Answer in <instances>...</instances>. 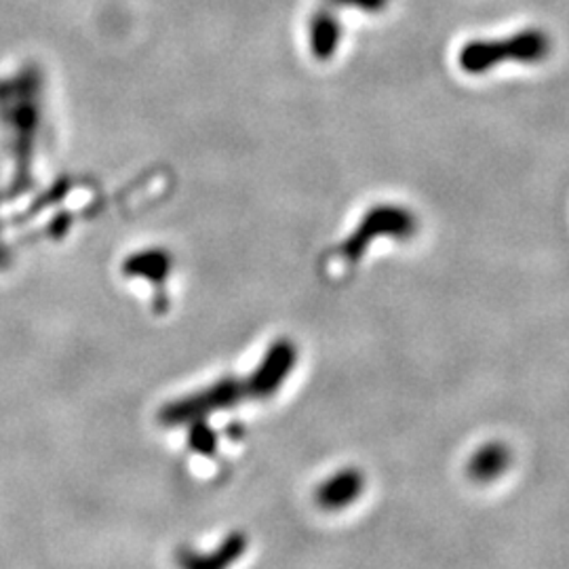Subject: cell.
<instances>
[{
	"instance_id": "cell-1",
	"label": "cell",
	"mask_w": 569,
	"mask_h": 569,
	"mask_svg": "<svg viewBox=\"0 0 569 569\" xmlns=\"http://www.w3.org/2000/svg\"><path fill=\"white\" fill-rule=\"evenodd\" d=\"M550 51L552 39L549 32L540 28H528L507 39L468 42L458 56V63L468 74H486L505 61L540 63L549 58Z\"/></svg>"
},
{
	"instance_id": "cell-2",
	"label": "cell",
	"mask_w": 569,
	"mask_h": 569,
	"mask_svg": "<svg viewBox=\"0 0 569 569\" xmlns=\"http://www.w3.org/2000/svg\"><path fill=\"white\" fill-rule=\"evenodd\" d=\"M249 401L244 378H220L209 387L199 388L180 399H173L159 409V425L167 428L188 427L199 420H209L218 411Z\"/></svg>"
},
{
	"instance_id": "cell-3",
	"label": "cell",
	"mask_w": 569,
	"mask_h": 569,
	"mask_svg": "<svg viewBox=\"0 0 569 569\" xmlns=\"http://www.w3.org/2000/svg\"><path fill=\"white\" fill-rule=\"evenodd\" d=\"M418 230V220L416 216L397 204H380L371 209L363 218V222L357 226V230L346 239V243L340 249V256L345 258L348 264H355L373 239L382 237H392V239H409Z\"/></svg>"
},
{
	"instance_id": "cell-4",
	"label": "cell",
	"mask_w": 569,
	"mask_h": 569,
	"mask_svg": "<svg viewBox=\"0 0 569 569\" xmlns=\"http://www.w3.org/2000/svg\"><path fill=\"white\" fill-rule=\"evenodd\" d=\"M298 357H300V350L289 338H277L272 345L268 346L260 363L253 367L249 376H244L249 401L272 399L293 373V369L298 366Z\"/></svg>"
},
{
	"instance_id": "cell-5",
	"label": "cell",
	"mask_w": 569,
	"mask_h": 569,
	"mask_svg": "<svg viewBox=\"0 0 569 569\" xmlns=\"http://www.w3.org/2000/svg\"><path fill=\"white\" fill-rule=\"evenodd\" d=\"M367 489L363 468L345 467L331 472L315 489V505L323 512H342L355 507Z\"/></svg>"
},
{
	"instance_id": "cell-6",
	"label": "cell",
	"mask_w": 569,
	"mask_h": 569,
	"mask_svg": "<svg viewBox=\"0 0 569 569\" xmlns=\"http://www.w3.org/2000/svg\"><path fill=\"white\" fill-rule=\"evenodd\" d=\"M249 550V536L234 529L222 538L211 550H197L182 547L176 552L178 569H232Z\"/></svg>"
},
{
	"instance_id": "cell-7",
	"label": "cell",
	"mask_w": 569,
	"mask_h": 569,
	"mask_svg": "<svg viewBox=\"0 0 569 569\" xmlns=\"http://www.w3.org/2000/svg\"><path fill=\"white\" fill-rule=\"evenodd\" d=\"M171 258L163 249H146L138 251L122 266L127 277H142L148 283L163 284L171 272Z\"/></svg>"
},
{
	"instance_id": "cell-8",
	"label": "cell",
	"mask_w": 569,
	"mask_h": 569,
	"mask_svg": "<svg viewBox=\"0 0 569 569\" xmlns=\"http://www.w3.org/2000/svg\"><path fill=\"white\" fill-rule=\"evenodd\" d=\"M342 39V28L340 21L329 13V11H319L312 21H310V49L319 60H329L333 51L338 49Z\"/></svg>"
},
{
	"instance_id": "cell-9",
	"label": "cell",
	"mask_w": 569,
	"mask_h": 569,
	"mask_svg": "<svg viewBox=\"0 0 569 569\" xmlns=\"http://www.w3.org/2000/svg\"><path fill=\"white\" fill-rule=\"evenodd\" d=\"M188 446L192 451L211 458L218 451V435L213 428L207 425V420L192 422V425H188Z\"/></svg>"
},
{
	"instance_id": "cell-10",
	"label": "cell",
	"mask_w": 569,
	"mask_h": 569,
	"mask_svg": "<svg viewBox=\"0 0 569 569\" xmlns=\"http://www.w3.org/2000/svg\"><path fill=\"white\" fill-rule=\"evenodd\" d=\"M340 7H352V9H359V11H366V13H380L387 9L388 0H331Z\"/></svg>"
},
{
	"instance_id": "cell-11",
	"label": "cell",
	"mask_w": 569,
	"mask_h": 569,
	"mask_svg": "<svg viewBox=\"0 0 569 569\" xmlns=\"http://www.w3.org/2000/svg\"><path fill=\"white\" fill-rule=\"evenodd\" d=\"M7 264H9V256H7V251H2V249H0V270H2Z\"/></svg>"
}]
</instances>
